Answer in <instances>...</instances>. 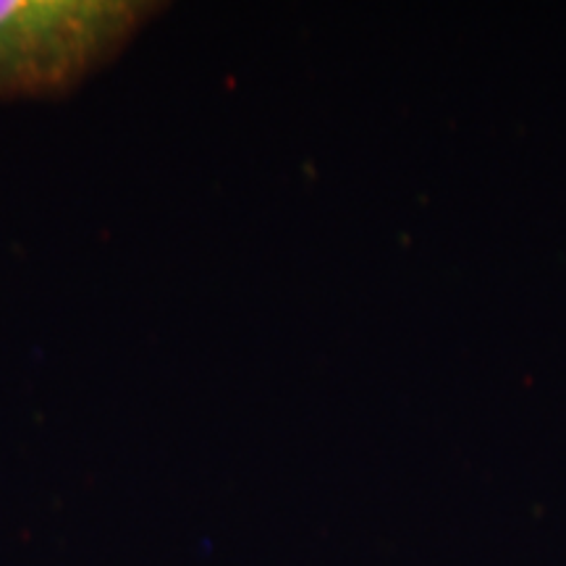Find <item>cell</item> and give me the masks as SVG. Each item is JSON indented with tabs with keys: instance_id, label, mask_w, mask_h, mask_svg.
Returning a JSON list of instances; mask_svg holds the SVG:
<instances>
[{
	"instance_id": "1",
	"label": "cell",
	"mask_w": 566,
	"mask_h": 566,
	"mask_svg": "<svg viewBox=\"0 0 566 566\" xmlns=\"http://www.w3.org/2000/svg\"><path fill=\"white\" fill-rule=\"evenodd\" d=\"M166 9L158 0H0V103L71 95Z\"/></svg>"
}]
</instances>
